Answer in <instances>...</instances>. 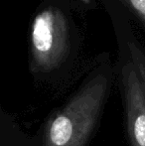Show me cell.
I'll list each match as a JSON object with an SVG mask.
<instances>
[{"instance_id":"6da1fadb","label":"cell","mask_w":145,"mask_h":146,"mask_svg":"<svg viewBox=\"0 0 145 146\" xmlns=\"http://www.w3.org/2000/svg\"><path fill=\"white\" fill-rule=\"evenodd\" d=\"M109 81L97 75L47 123L44 146H85L107 98Z\"/></svg>"},{"instance_id":"3957f363","label":"cell","mask_w":145,"mask_h":146,"mask_svg":"<svg viewBox=\"0 0 145 146\" xmlns=\"http://www.w3.org/2000/svg\"><path fill=\"white\" fill-rule=\"evenodd\" d=\"M127 132L131 146H145V92L133 62L121 71Z\"/></svg>"},{"instance_id":"8992f818","label":"cell","mask_w":145,"mask_h":146,"mask_svg":"<svg viewBox=\"0 0 145 146\" xmlns=\"http://www.w3.org/2000/svg\"><path fill=\"white\" fill-rule=\"evenodd\" d=\"M81 1H83L85 4H87H87L91 3V0H81Z\"/></svg>"},{"instance_id":"277c9868","label":"cell","mask_w":145,"mask_h":146,"mask_svg":"<svg viewBox=\"0 0 145 146\" xmlns=\"http://www.w3.org/2000/svg\"><path fill=\"white\" fill-rule=\"evenodd\" d=\"M128 49H129L131 61L133 62L138 74H139L145 92V54L135 43H129Z\"/></svg>"},{"instance_id":"5b68a950","label":"cell","mask_w":145,"mask_h":146,"mask_svg":"<svg viewBox=\"0 0 145 146\" xmlns=\"http://www.w3.org/2000/svg\"><path fill=\"white\" fill-rule=\"evenodd\" d=\"M138 17L145 27V0H122Z\"/></svg>"},{"instance_id":"7a4b0ae2","label":"cell","mask_w":145,"mask_h":146,"mask_svg":"<svg viewBox=\"0 0 145 146\" xmlns=\"http://www.w3.org/2000/svg\"><path fill=\"white\" fill-rule=\"evenodd\" d=\"M69 51L68 23L64 13L54 7L36 15L31 28V70L50 73L58 69Z\"/></svg>"}]
</instances>
